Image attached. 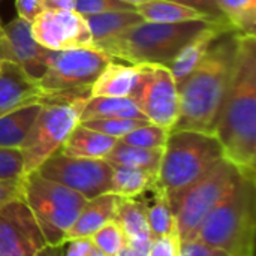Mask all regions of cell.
Wrapping results in <instances>:
<instances>
[{"instance_id":"cell-1","label":"cell","mask_w":256,"mask_h":256,"mask_svg":"<svg viewBox=\"0 0 256 256\" xmlns=\"http://www.w3.org/2000/svg\"><path fill=\"white\" fill-rule=\"evenodd\" d=\"M224 158L256 172V38L238 34L232 75L213 130Z\"/></svg>"},{"instance_id":"cell-2","label":"cell","mask_w":256,"mask_h":256,"mask_svg":"<svg viewBox=\"0 0 256 256\" xmlns=\"http://www.w3.org/2000/svg\"><path fill=\"white\" fill-rule=\"evenodd\" d=\"M238 34L236 30L224 33L178 84L180 114L172 130L213 134L232 75Z\"/></svg>"},{"instance_id":"cell-3","label":"cell","mask_w":256,"mask_h":256,"mask_svg":"<svg viewBox=\"0 0 256 256\" xmlns=\"http://www.w3.org/2000/svg\"><path fill=\"white\" fill-rule=\"evenodd\" d=\"M256 172L244 171L234 189L206 218L196 240L230 256H255Z\"/></svg>"},{"instance_id":"cell-4","label":"cell","mask_w":256,"mask_h":256,"mask_svg":"<svg viewBox=\"0 0 256 256\" xmlns=\"http://www.w3.org/2000/svg\"><path fill=\"white\" fill-rule=\"evenodd\" d=\"M212 21L214 20H196L176 24L141 21L123 33L93 46L99 48L116 62L132 66L153 63L170 68L183 46Z\"/></svg>"},{"instance_id":"cell-5","label":"cell","mask_w":256,"mask_h":256,"mask_svg":"<svg viewBox=\"0 0 256 256\" xmlns=\"http://www.w3.org/2000/svg\"><path fill=\"white\" fill-rule=\"evenodd\" d=\"M224 158L214 134L171 130L158 172V186L166 195L172 212L184 195Z\"/></svg>"},{"instance_id":"cell-6","label":"cell","mask_w":256,"mask_h":256,"mask_svg":"<svg viewBox=\"0 0 256 256\" xmlns=\"http://www.w3.org/2000/svg\"><path fill=\"white\" fill-rule=\"evenodd\" d=\"M21 200L32 212L46 244L60 246L87 200L38 171L21 177Z\"/></svg>"},{"instance_id":"cell-7","label":"cell","mask_w":256,"mask_h":256,"mask_svg":"<svg viewBox=\"0 0 256 256\" xmlns=\"http://www.w3.org/2000/svg\"><path fill=\"white\" fill-rule=\"evenodd\" d=\"M87 99L88 96H62L42 102L40 112L21 147L24 176L38 171L48 158L60 152L66 138L80 124Z\"/></svg>"},{"instance_id":"cell-8","label":"cell","mask_w":256,"mask_h":256,"mask_svg":"<svg viewBox=\"0 0 256 256\" xmlns=\"http://www.w3.org/2000/svg\"><path fill=\"white\" fill-rule=\"evenodd\" d=\"M243 172V170L230 160L222 159L184 192L174 208L180 243L196 240L198 231L206 218L234 189Z\"/></svg>"},{"instance_id":"cell-9","label":"cell","mask_w":256,"mask_h":256,"mask_svg":"<svg viewBox=\"0 0 256 256\" xmlns=\"http://www.w3.org/2000/svg\"><path fill=\"white\" fill-rule=\"evenodd\" d=\"M111 58L96 46L50 51L46 69L38 80L46 99L62 96H88L90 86Z\"/></svg>"},{"instance_id":"cell-10","label":"cell","mask_w":256,"mask_h":256,"mask_svg":"<svg viewBox=\"0 0 256 256\" xmlns=\"http://www.w3.org/2000/svg\"><path fill=\"white\" fill-rule=\"evenodd\" d=\"M129 98L150 123L168 130L174 129L180 114V98L168 66L136 64V80Z\"/></svg>"},{"instance_id":"cell-11","label":"cell","mask_w":256,"mask_h":256,"mask_svg":"<svg viewBox=\"0 0 256 256\" xmlns=\"http://www.w3.org/2000/svg\"><path fill=\"white\" fill-rule=\"evenodd\" d=\"M38 172L80 194L86 200L111 192L112 165L105 159L70 158L57 152L38 168Z\"/></svg>"},{"instance_id":"cell-12","label":"cell","mask_w":256,"mask_h":256,"mask_svg":"<svg viewBox=\"0 0 256 256\" xmlns=\"http://www.w3.org/2000/svg\"><path fill=\"white\" fill-rule=\"evenodd\" d=\"M30 28L34 40L50 51L93 45L86 18L76 10H42L30 22Z\"/></svg>"},{"instance_id":"cell-13","label":"cell","mask_w":256,"mask_h":256,"mask_svg":"<svg viewBox=\"0 0 256 256\" xmlns=\"http://www.w3.org/2000/svg\"><path fill=\"white\" fill-rule=\"evenodd\" d=\"M45 246L46 242L21 198L0 207V256H36Z\"/></svg>"},{"instance_id":"cell-14","label":"cell","mask_w":256,"mask_h":256,"mask_svg":"<svg viewBox=\"0 0 256 256\" xmlns=\"http://www.w3.org/2000/svg\"><path fill=\"white\" fill-rule=\"evenodd\" d=\"M50 50L40 46L30 28V22L14 18L0 28V57L4 62L18 64L28 76L39 80L46 69Z\"/></svg>"},{"instance_id":"cell-15","label":"cell","mask_w":256,"mask_h":256,"mask_svg":"<svg viewBox=\"0 0 256 256\" xmlns=\"http://www.w3.org/2000/svg\"><path fill=\"white\" fill-rule=\"evenodd\" d=\"M42 94L36 80L28 76L18 64L2 62L0 66V116L10 112L16 108L42 104Z\"/></svg>"},{"instance_id":"cell-16","label":"cell","mask_w":256,"mask_h":256,"mask_svg":"<svg viewBox=\"0 0 256 256\" xmlns=\"http://www.w3.org/2000/svg\"><path fill=\"white\" fill-rule=\"evenodd\" d=\"M234 30L226 20H214L201 32H198L178 52L170 66L177 86L196 68V64L206 57L212 45L226 32Z\"/></svg>"},{"instance_id":"cell-17","label":"cell","mask_w":256,"mask_h":256,"mask_svg":"<svg viewBox=\"0 0 256 256\" xmlns=\"http://www.w3.org/2000/svg\"><path fill=\"white\" fill-rule=\"evenodd\" d=\"M118 201L120 196L112 192L99 195L93 200H87L81 213L69 230L66 242L74 238H90L105 224L114 220Z\"/></svg>"},{"instance_id":"cell-18","label":"cell","mask_w":256,"mask_h":256,"mask_svg":"<svg viewBox=\"0 0 256 256\" xmlns=\"http://www.w3.org/2000/svg\"><path fill=\"white\" fill-rule=\"evenodd\" d=\"M136 80V66L111 60L96 76L88 98H129Z\"/></svg>"},{"instance_id":"cell-19","label":"cell","mask_w":256,"mask_h":256,"mask_svg":"<svg viewBox=\"0 0 256 256\" xmlns=\"http://www.w3.org/2000/svg\"><path fill=\"white\" fill-rule=\"evenodd\" d=\"M116 144V138L104 135L80 123L66 138L64 144L60 148V153L70 158L105 159Z\"/></svg>"},{"instance_id":"cell-20","label":"cell","mask_w":256,"mask_h":256,"mask_svg":"<svg viewBox=\"0 0 256 256\" xmlns=\"http://www.w3.org/2000/svg\"><path fill=\"white\" fill-rule=\"evenodd\" d=\"M40 108L42 104H30L0 116V147L21 150Z\"/></svg>"},{"instance_id":"cell-21","label":"cell","mask_w":256,"mask_h":256,"mask_svg":"<svg viewBox=\"0 0 256 256\" xmlns=\"http://www.w3.org/2000/svg\"><path fill=\"white\" fill-rule=\"evenodd\" d=\"M138 200L146 207L147 222L153 238L177 236L176 214L166 195L162 192L159 186L142 194L141 196H138Z\"/></svg>"},{"instance_id":"cell-22","label":"cell","mask_w":256,"mask_h":256,"mask_svg":"<svg viewBox=\"0 0 256 256\" xmlns=\"http://www.w3.org/2000/svg\"><path fill=\"white\" fill-rule=\"evenodd\" d=\"M142 21L147 22H164V24H176L196 20H212L202 12L171 0H147L135 8Z\"/></svg>"},{"instance_id":"cell-23","label":"cell","mask_w":256,"mask_h":256,"mask_svg":"<svg viewBox=\"0 0 256 256\" xmlns=\"http://www.w3.org/2000/svg\"><path fill=\"white\" fill-rule=\"evenodd\" d=\"M84 18L90 28L93 45L105 42L142 21L136 10H114L86 15Z\"/></svg>"},{"instance_id":"cell-24","label":"cell","mask_w":256,"mask_h":256,"mask_svg":"<svg viewBox=\"0 0 256 256\" xmlns=\"http://www.w3.org/2000/svg\"><path fill=\"white\" fill-rule=\"evenodd\" d=\"M96 118L147 120L130 98H88L80 122Z\"/></svg>"},{"instance_id":"cell-25","label":"cell","mask_w":256,"mask_h":256,"mask_svg":"<svg viewBox=\"0 0 256 256\" xmlns=\"http://www.w3.org/2000/svg\"><path fill=\"white\" fill-rule=\"evenodd\" d=\"M158 186V174L129 166H112L111 192L123 198H138Z\"/></svg>"},{"instance_id":"cell-26","label":"cell","mask_w":256,"mask_h":256,"mask_svg":"<svg viewBox=\"0 0 256 256\" xmlns=\"http://www.w3.org/2000/svg\"><path fill=\"white\" fill-rule=\"evenodd\" d=\"M114 220L124 232L128 242L153 238L150 228H148V222H147L146 207L138 198L120 196Z\"/></svg>"},{"instance_id":"cell-27","label":"cell","mask_w":256,"mask_h":256,"mask_svg":"<svg viewBox=\"0 0 256 256\" xmlns=\"http://www.w3.org/2000/svg\"><path fill=\"white\" fill-rule=\"evenodd\" d=\"M162 153H164V148L162 150H147V148L126 146V144L117 141V144L108 153L105 160L112 166L140 168V170H147V171L158 174L160 160H162Z\"/></svg>"},{"instance_id":"cell-28","label":"cell","mask_w":256,"mask_h":256,"mask_svg":"<svg viewBox=\"0 0 256 256\" xmlns=\"http://www.w3.org/2000/svg\"><path fill=\"white\" fill-rule=\"evenodd\" d=\"M222 16L240 34H256V0H214Z\"/></svg>"},{"instance_id":"cell-29","label":"cell","mask_w":256,"mask_h":256,"mask_svg":"<svg viewBox=\"0 0 256 256\" xmlns=\"http://www.w3.org/2000/svg\"><path fill=\"white\" fill-rule=\"evenodd\" d=\"M170 132L171 130L156 126L153 123H144V124L138 126L136 129H134L132 132H129L128 135H124L118 141L126 146H132V147H138V148L162 150V148H165Z\"/></svg>"},{"instance_id":"cell-30","label":"cell","mask_w":256,"mask_h":256,"mask_svg":"<svg viewBox=\"0 0 256 256\" xmlns=\"http://www.w3.org/2000/svg\"><path fill=\"white\" fill-rule=\"evenodd\" d=\"M90 240L94 244V248L105 256L118 255L128 246V238L116 220L105 224L99 231H96L90 237Z\"/></svg>"},{"instance_id":"cell-31","label":"cell","mask_w":256,"mask_h":256,"mask_svg":"<svg viewBox=\"0 0 256 256\" xmlns=\"http://www.w3.org/2000/svg\"><path fill=\"white\" fill-rule=\"evenodd\" d=\"M80 123L93 130H98L104 135L116 138L118 141L129 132L136 129L138 126H141L144 123H150V122L130 120V118H96V120H86V122H80Z\"/></svg>"},{"instance_id":"cell-32","label":"cell","mask_w":256,"mask_h":256,"mask_svg":"<svg viewBox=\"0 0 256 256\" xmlns=\"http://www.w3.org/2000/svg\"><path fill=\"white\" fill-rule=\"evenodd\" d=\"M24 176V159L20 148L0 147V182L18 180Z\"/></svg>"},{"instance_id":"cell-33","label":"cell","mask_w":256,"mask_h":256,"mask_svg":"<svg viewBox=\"0 0 256 256\" xmlns=\"http://www.w3.org/2000/svg\"><path fill=\"white\" fill-rule=\"evenodd\" d=\"M75 10L86 16L114 10H135V8L120 0H75Z\"/></svg>"},{"instance_id":"cell-34","label":"cell","mask_w":256,"mask_h":256,"mask_svg":"<svg viewBox=\"0 0 256 256\" xmlns=\"http://www.w3.org/2000/svg\"><path fill=\"white\" fill-rule=\"evenodd\" d=\"M63 256H105L90 238H74L63 243Z\"/></svg>"},{"instance_id":"cell-35","label":"cell","mask_w":256,"mask_h":256,"mask_svg":"<svg viewBox=\"0 0 256 256\" xmlns=\"http://www.w3.org/2000/svg\"><path fill=\"white\" fill-rule=\"evenodd\" d=\"M180 244L182 243L177 236L153 238L150 256H178Z\"/></svg>"},{"instance_id":"cell-36","label":"cell","mask_w":256,"mask_h":256,"mask_svg":"<svg viewBox=\"0 0 256 256\" xmlns=\"http://www.w3.org/2000/svg\"><path fill=\"white\" fill-rule=\"evenodd\" d=\"M178 256H230L228 254L218 250L214 248H210L198 240L186 242L180 244Z\"/></svg>"},{"instance_id":"cell-37","label":"cell","mask_w":256,"mask_h":256,"mask_svg":"<svg viewBox=\"0 0 256 256\" xmlns=\"http://www.w3.org/2000/svg\"><path fill=\"white\" fill-rule=\"evenodd\" d=\"M16 14L21 20L32 22L44 9H42V0H15Z\"/></svg>"},{"instance_id":"cell-38","label":"cell","mask_w":256,"mask_h":256,"mask_svg":"<svg viewBox=\"0 0 256 256\" xmlns=\"http://www.w3.org/2000/svg\"><path fill=\"white\" fill-rule=\"evenodd\" d=\"M171 2H177V3H183L188 4L200 12H202L204 15H207L212 20H225L220 14V10L218 9L214 0H171Z\"/></svg>"},{"instance_id":"cell-39","label":"cell","mask_w":256,"mask_h":256,"mask_svg":"<svg viewBox=\"0 0 256 256\" xmlns=\"http://www.w3.org/2000/svg\"><path fill=\"white\" fill-rule=\"evenodd\" d=\"M21 198V178L0 182V207Z\"/></svg>"},{"instance_id":"cell-40","label":"cell","mask_w":256,"mask_h":256,"mask_svg":"<svg viewBox=\"0 0 256 256\" xmlns=\"http://www.w3.org/2000/svg\"><path fill=\"white\" fill-rule=\"evenodd\" d=\"M44 10H75V0H42Z\"/></svg>"},{"instance_id":"cell-41","label":"cell","mask_w":256,"mask_h":256,"mask_svg":"<svg viewBox=\"0 0 256 256\" xmlns=\"http://www.w3.org/2000/svg\"><path fill=\"white\" fill-rule=\"evenodd\" d=\"M36 256H63V244L60 246H50L46 244L45 248H42Z\"/></svg>"},{"instance_id":"cell-42","label":"cell","mask_w":256,"mask_h":256,"mask_svg":"<svg viewBox=\"0 0 256 256\" xmlns=\"http://www.w3.org/2000/svg\"><path fill=\"white\" fill-rule=\"evenodd\" d=\"M120 2H124V3H128V4L136 8L138 4H141V3H144V2H147V0H120Z\"/></svg>"},{"instance_id":"cell-43","label":"cell","mask_w":256,"mask_h":256,"mask_svg":"<svg viewBox=\"0 0 256 256\" xmlns=\"http://www.w3.org/2000/svg\"><path fill=\"white\" fill-rule=\"evenodd\" d=\"M116 256H132V255H130L129 249H128V248H124V249H123V250H122V252H120L118 255H116Z\"/></svg>"},{"instance_id":"cell-44","label":"cell","mask_w":256,"mask_h":256,"mask_svg":"<svg viewBox=\"0 0 256 256\" xmlns=\"http://www.w3.org/2000/svg\"><path fill=\"white\" fill-rule=\"evenodd\" d=\"M2 62H3V60H2V57H0V66H2Z\"/></svg>"},{"instance_id":"cell-45","label":"cell","mask_w":256,"mask_h":256,"mask_svg":"<svg viewBox=\"0 0 256 256\" xmlns=\"http://www.w3.org/2000/svg\"><path fill=\"white\" fill-rule=\"evenodd\" d=\"M0 28H2V22H0Z\"/></svg>"}]
</instances>
